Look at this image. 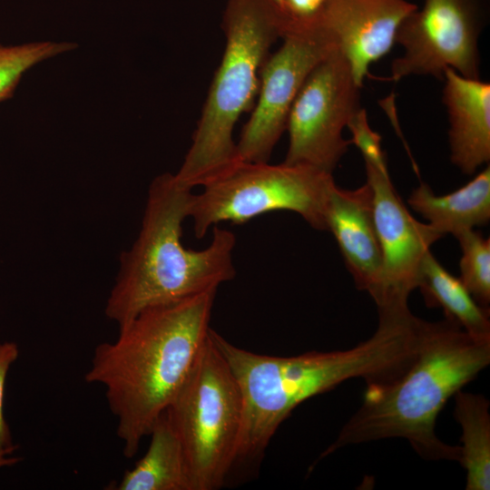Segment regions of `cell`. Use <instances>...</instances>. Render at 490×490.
<instances>
[{"instance_id":"52a82bcc","label":"cell","mask_w":490,"mask_h":490,"mask_svg":"<svg viewBox=\"0 0 490 490\" xmlns=\"http://www.w3.org/2000/svg\"><path fill=\"white\" fill-rule=\"evenodd\" d=\"M332 173L301 164L240 161L191 193L188 218L197 239L220 222L245 223L264 213L289 211L317 230H327L325 211Z\"/></svg>"},{"instance_id":"ac0fdd59","label":"cell","mask_w":490,"mask_h":490,"mask_svg":"<svg viewBox=\"0 0 490 490\" xmlns=\"http://www.w3.org/2000/svg\"><path fill=\"white\" fill-rule=\"evenodd\" d=\"M454 397V416L462 429L459 463L466 471V490H489V401L481 394L462 389Z\"/></svg>"},{"instance_id":"5bb4252c","label":"cell","mask_w":490,"mask_h":490,"mask_svg":"<svg viewBox=\"0 0 490 490\" xmlns=\"http://www.w3.org/2000/svg\"><path fill=\"white\" fill-rule=\"evenodd\" d=\"M443 103L449 122L450 159L471 175L490 161V83L445 70Z\"/></svg>"},{"instance_id":"4fadbf2b","label":"cell","mask_w":490,"mask_h":490,"mask_svg":"<svg viewBox=\"0 0 490 490\" xmlns=\"http://www.w3.org/2000/svg\"><path fill=\"white\" fill-rule=\"evenodd\" d=\"M325 220L358 289L378 303L382 289V255L374 219L370 185L347 190L334 183L329 190Z\"/></svg>"},{"instance_id":"603a6c76","label":"cell","mask_w":490,"mask_h":490,"mask_svg":"<svg viewBox=\"0 0 490 490\" xmlns=\"http://www.w3.org/2000/svg\"><path fill=\"white\" fill-rule=\"evenodd\" d=\"M327 0H285L284 19L287 29L312 24L322 12Z\"/></svg>"},{"instance_id":"9c48e42d","label":"cell","mask_w":490,"mask_h":490,"mask_svg":"<svg viewBox=\"0 0 490 490\" xmlns=\"http://www.w3.org/2000/svg\"><path fill=\"white\" fill-rule=\"evenodd\" d=\"M361 88L338 49L321 60L307 76L289 113L284 162L333 173L350 145L343 131L362 108Z\"/></svg>"},{"instance_id":"cb8c5ba5","label":"cell","mask_w":490,"mask_h":490,"mask_svg":"<svg viewBox=\"0 0 490 490\" xmlns=\"http://www.w3.org/2000/svg\"><path fill=\"white\" fill-rule=\"evenodd\" d=\"M14 451L0 449V468L4 466H13L19 462V458L13 456Z\"/></svg>"},{"instance_id":"30bf717a","label":"cell","mask_w":490,"mask_h":490,"mask_svg":"<svg viewBox=\"0 0 490 490\" xmlns=\"http://www.w3.org/2000/svg\"><path fill=\"white\" fill-rule=\"evenodd\" d=\"M281 39L280 47L261 66L258 100L236 142L243 162H269L307 76L337 49L316 23L291 26Z\"/></svg>"},{"instance_id":"e0dca14e","label":"cell","mask_w":490,"mask_h":490,"mask_svg":"<svg viewBox=\"0 0 490 490\" xmlns=\"http://www.w3.org/2000/svg\"><path fill=\"white\" fill-rule=\"evenodd\" d=\"M427 307L441 308L445 318L478 339H490L489 309L479 305L459 278L448 272L429 251L417 287Z\"/></svg>"},{"instance_id":"7c38bea8","label":"cell","mask_w":490,"mask_h":490,"mask_svg":"<svg viewBox=\"0 0 490 490\" xmlns=\"http://www.w3.org/2000/svg\"><path fill=\"white\" fill-rule=\"evenodd\" d=\"M416 8L407 0H327L314 23L346 57L362 87L370 66L390 52L402 22Z\"/></svg>"},{"instance_id":"8fae6325","label":"cell","mask_w":490,"mask_h":490,"mask_svg":"<svg viewBox=\"0 0 490 490\" xmlns=\"http://www.w3.org/2000/svg\"><path fill=\"white\" fill-rule=\"evenodd\" d=\"M373 192L376 229L382 255V289L377 311L408 309L431 246L444 235L415 219L393 186L389 173L365 163Z\"/></svg>"},{"instance_id":"d6986e66","label":"cell","mask_w":490,"mask_h":490,"mask_svg":"<svg viewBox=\"0 0 490 490\" xmlns=\"http://www.w3.org/2000/svg\"><path fill=\"white\" fill-rule=\"evenodd\" d=\"M462 256L459 279L476 302L488 308L490 303V239L474 229L456 236Z\"/></svg>"},{"instance_id":"2e32d148","label":"cell","mask_w":490,"mask_h":490,"mask_svg":"<svg viewBox=\"0 0 490 490\" xmlns=\"http://www.w3.org/2000/svg\"><path fill=\"white\" fill-rule=\"evenodd\" d=\"M149 436L144 456L112 489L193 490L181 440L163 413Z\"/></svg>"},{"instance_id":"7a4b0ae2","label":"cell","mask_w":490,"mask_h":490,"mask_svg":"<svg viewBox=\"0 0 490 490\" xmlns=\"http://www.w3.org/2000/svg\"><path fill=\"white\" fill-rule=\"evenodd\" d=\"M216 292L146 309L95 348L84 379L104 388L125 457L137 454L189 377L209 337Z\"/></svg>"},{"instance_id":"6da1fadb","label":"cell","mask_w":490,"mask_h":490,"mask_svg":"<svg viewBox=\"0 0 490 490\" xmlns=\"http://www.w3.org/2000/svg\"><path fill=\"white\" fill-rule=\"evenodd\" d=\"M425 333V320L410 310L378 312L374 334L350 349L277 357L239 348L211 328L242 396L237 464L260 457L281 423L304 401L351 378L369 385L398 377L416 358Z\"/></svg>"},{"instance_id":"44dd1931","label":"cell","mask_w":490,"mask_h":490,"mask_svg":"<svg viewBox=\"0 0 490 490\" xmlns=\"http://www.w3.org/2000/svg\"><path fill=\"white\" fill-rule=\"evenodd\" d=\"M347 127L352 136L349 142L360 151L365 163L388 173L386 153L381 147V136L371 129L366 110L361 108L350 119Z\"/></svg>"},{"instance_id":"3957f363","label":"cell","mask_w":490,"mask_h":490,"mask_svg":"<svg viewBox=\"0 0 490 490\" xmlns=\"http://www.w3.org/2000/svg\"><path fill=\"white\" fill-rule=\"evenodd\" d=\"M489 364L490 339L474 338L446 318L430 322L410 366L388 382L367 385L362 404L319 458L346 446L398 437L422 458L459 462L460 446L437 437L436 418Z\"/></svg>"},{"instance_id":"5b68a950","label":"cell","mask_w":490,"mask_h":490,"mask_svg":"<svg viewBox=\"0 0 490 490\" xmlns=\"http://www.w3.org/2000/svg\"><path fill=\"white\" fill-rule=\"evenodd\" d=\"M225 48L215 72L191 144L173 174L192 190L240 162L235 124L253 107L260 72L286 23L267 0H229L222 19Z\"/></svg>"},{"instance_id":"ba28073f","label":"cell","mask_w":490,"mask_h":490,"mask_svg":"<svg viewBox=\"0 0 490 490\" xmlns=\"http://www.w3.org/2000/svg\"><path fill=\"white\" fill-rule=\"evenodd\" d=\"M490 18V0H425L399 26L396 43L403 48L387 80L411 75L444 78L450 68L480 79L479 39Z\"/></svg>"},{"instance_id":"d4e9b609","label":"cell","mask_w":490,"mask_h":490,"mask_svg":"<svg viewBox=\"0 0 490 490\" xmlns=\"http://www.w3.org/2000/svg\"><path fill=\"white\" fill-rule=\"evenodd\" d=\"M267 1L276 9V11L284 19L283 12H284V1L285 0H267ZM284 21H285V19H284ZM285 23H286V21H285Z\"/></svg>"},{"instance_id":"7402d4cb","label":"cell","mask_w":490,"mask_h":490,"mask_svg":"<svg viewBox=\"0 0 490 490\" xmlns=\"http://www.w3.org/2000/svg\"><path fill=\"white\" fill-rule=\"evenodd\" d=\"M19 348L14 342L0 343V449L15 451L10 428L4 413L5 387L7 372L17 359Z\"/></svg>"},{"instance_id":"8992f818","label":"cell","mask_w":490,"mask_h":490,"mask_svg":"<svg viewBox=\"0 0 490 490\" xmlns=\"http://www.w3.org/2000/svg\"><path fill=\"white\" fill-rule=\"evenodd\" d=\"M164 413L181 440L193 490L223 486L237 465L243 401L210 332L189 377Z\"/></svg>"},{"instance_id":"9a60e30c","label":"cell","mask_w":490,"mask_h":490,"mask_svg":"<svg viewBox=\"0 0 490 490\" xmlns=\"http://www.w3.org/2000/svg\"><path fill=\"white\" fill-rule=\"evenodd\" d=\"M407 203L444 236L454 237L490 220V166L470 181L447 194L436 195L425 182L413 190Z\"/></svg>"},{"instance_id":"ffe728a7","label":"cell","mask_w":490,"mask_h":490,"mask_svg":"<svg viewBox=\"0 0 490 490\" xmlns=\"http://www.w3.org/2000/svg\"><path fill=\"white\" fill-rule=\"evenodd\" d=\"M74 47L72 44L53 42L0 44V102L12 97L22 75L32 66Z\"/></svg>"},{"instance_id":"277c9868","label":"cell","mask_w":490,"mask_h":490,"mask_svg":"<svg viewBox=\"0 0 490 490\" xmlns=\"http://www.w3.org/2000/svg\"><path fill=\"white\" fill-rule=\"evenodd\" d=\"M191 191L171 173L152 181L138 237L121 255L106 301L105 315L119 328L146 309L217 290L235 277L236 237L230 230L213 226L211 242L202 250L183 245Z\"/></svg>"}]
</instances>
